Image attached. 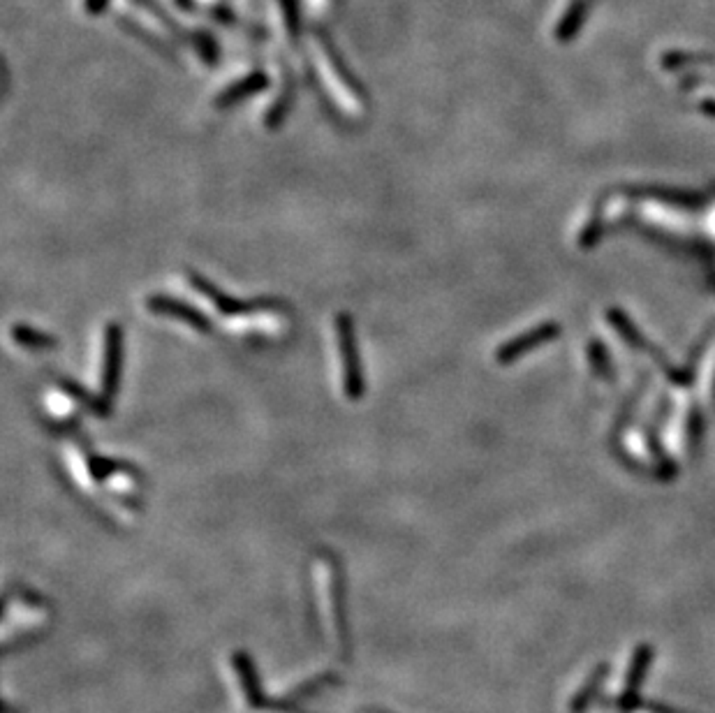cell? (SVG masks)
Listing matches in <instances>:
<instances>
[{"label":"cell","mask_w":715,"mask_h":713,"mask_svg":"<svg viewBox=\"0 0 715 713\" xmlns=\"http://www.w3.org/2000/svg\"><path fill=\"white\" fill-rule=\"evenodd\" d=\"M338 352H341V373L345 396L347 399H359L363 389L362 373H359L353 327H350V319L347 318H341V322H338Z\"/></svg>","instance_id":"obj_1"},{"label":"cell","mask_w":715,"mask_h":713,"mask_svg":"<svg viewBox=\"0 0 715 713\" xmlns=\"http://www.w3.org/2000/svg\"><path fill=\"white\" fill-rule=\"evenodd\" d=\"M100 359V399L114 396L118 383V368H121V329L112 325L105 334Z\"/></svg>","instance_id":"obj_2"},{"label":"cell","mask_w":715,"mask_h":713,"mask_svg":"<svg viewBox=\"0 0 715 713\" xmlns=\"http://www.w3.org/2000/svg\"><path fill=\"white\" fill-rule=\"evenodd\" d=\"M146 306H149L155 315L177 319V322H183V325L190 327V329H197V331L206 329V319H204L197 310L190 309V306H186V304H179V301H174V299L153 297L146 301Z\"/></svg>","instance_id":"obj_3"},{"label":"cell","mask_w":715,"mask_h":713,"mask_svg":"<svg viewBox=\"0 0 715 713\" xmlns=\"http://www.w3.org/2000/svg\"><path fill=\"white\" fill-rule=\"evenodd\" d=\"M264 86H267V77H264V75H251V77H248V79L241 81V84L232 86L230 91L225 93V96H220L218 105H223V106L232 105V102L241 100V97H246L248 93L261 91Z\"/></svg>","instance_id":"obj_4"},{"label":"cell","mask_w":715,"mask_h":713,"mask_svg":"<svg viewBox=\"0 0 715 713\" xmlns=\"http://www.w3.org/2000/svg\"><path fill=\"white\" fill-rule=\"evenodd\" d=\"M14 341L22 343V346H28V347H49L54 346V341L49 338V336L40 334V331L31 329V327H16L14 329Z\"/></svg>","instance_id":"obj_5"},{"label":"cell","mask_w":715,"mask_h":713,"mask_svg":"<svg viewBox=\"0 0 715 713\" xmlns=\"http://www.w3.org/2000/svg\"><path fill=\"white\" fill-rule=\"evenodd\" d=\"M88 12H100L105 7V0H88Z\"/></svg>","instance_id":"obj_6"}]
</instances>
